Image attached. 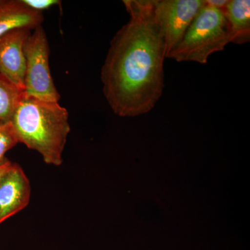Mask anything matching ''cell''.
Wrapping results in <instances>:
<instances>
[{"label":"cell","mask_w":250,"mask_h":250,"mask_svg":"<svg viewBox=\"0 0 250 250\" xmlns=\"http://www.w3.org/2000/svg\"><path fill=\"white\" fill-rule=\"evenodd\" d=\"M129 21L113 36L101 70L103 93L121 117L146 114L162 96L165 41L154 0H125Z\"/></svg>","instance_id":"1"},{"label":"cell","mask_w":250,"mask_h":250,"mask_svg":"<svg viewBox=\"0 0 250 250\" xmlns=\"http://www.w3.org/2000/svg\"><path fill=\"white\" fill-rule=\"evenodd\" d=\"M10 123L18 143L39 152L46 164L62 165L70 131L65 108L59 103L42 101L23 94Z\"/></svg>","instance_id":"2"},{"label":"cell","mask_w":250,"mask_h":250,"mask_svg":"<svg viewBox=\"0 0 250 250\" xmlns=\"http://www.w3.org/2000/svg\"><path fill=\"white\" fill-rule=\"evenodd\" d=\"M230 42L231 34L223 9L207 0L182 40L167 58L177 62L207 64L211 54L223 51Z\"/></svg>","instance_id":"3"},{"label":"cell","mask_w":250,"mask_h":250,"mask_svg":"<svg viewBox=\"0 0 250 250\" xmlns=\"http://www.w3.org/2000/svg\"><path fill=\"white\" fill-rule=\"evenodd\" d=\"M24 53L26 62L24 95L42 101L59 103L61 96L49 68L50 49L42 26L31 31L24 44Z\"/></svg>","instance_id":"4"},{"label":"cell","mask_w":250,"mask_h":250,"mask_svg":"<svg viewBox=\"0 0 250 250\" xmlns=\"http://www.w3.org/2000/svg\"><path fill=\"white\" fill-rule=\"evenodd\" d=\"M205 0H154V16L165 41L166 58L183 39Z\"/></svg>","instance_id":"5"},{"label":"cell","mask_w":250,"mask_h":250,"mask_svg":"<svg viewBox=\"0 0 250 250\" xmlns=\"http://www.w3.org/2000/svg\"><path fill=\"white\" fill-rule=\"evenodd\" d=\"M30 197L29 179L21 166L11 162L0 178V225L24 209Z\"/></svg>","instance_id":"6"},{"label":"cell","mask_w":250,"mask_h":250,"mask_svg":"<svg viewBox=\"0 0 250 250\" xmlns=\"http://www.w3.org/2000/svg\"><path fill=\"white\" fill-rule=\"evenodd\" d=\"M31 32L27 29H16L0 37V74L23 92L26 66L24 47Z\"/></svg>","instance_id":"7"},{"label":"cell","mask_w":250,"mask_h":250,"mask_svg":"<svg viewBox=\"0 0 250 250\" xmlns=\"http://www.w3.org/2000/svg\"><path fill=\"white\" fill-rule=\"evenodd\" d=\"M43 20L42 13L28 7L22 0H0V37L14 29L34 30Z\"/></svg>","instance_id":"8"},{"label":"cell","mask_w":250,"mask_h":250,"mask_svg":"<svg viewBox=\"0 0 250 250\" xmlns=\"http://www.w3.org/2000/svg\"><path fill=\"white\" fill-rule=\"evenodd\" d=\"M228 21L231 42L244 44L250 40V1L228 0L223 9Z\"/></svg>","instance_id":"9"},{"label":"cell","mask_w":250,"mask_h":250,"mask_svg":"<svg viewBox=\"0 0 250 250\" xmlns=\"http://www.w3.org/2000/svg\"><path fill=\"white\" fill-rule=\"evenodd\" d=\"M24 92L0 74V120L10 122Z\"/></svg>","instance_id":"10"},{"label":"cell","mask_w":250,"mask_h":250,"mask_svg":"<svg viewBox=\"0 0 250 250\" xmlns=\"http://www.w3.org/2000/svg\"><path fill=\"white\" fill-rule=\"evenodd\" d=\"M18 143L12 125L10 122L0 120V160L4 154Z\"/></svg>","instance_id":"11"},{"label":"cell","mask_w":250,"mask_h":250,"mask_svg":"<svg viewBox=\"0 0 250 250\" xmlns=\"http://www.w3.org/2000/svg\"><path fill=\"white\" fill-rule=\"evenodd\" d=\"M24 4L27 5L28 7L42 13L44 10L49 9L52 6L62 4V1L59 0H22Z\"/></svg>","instance_id":"12"},{"label":"cell","mask_w":250,"mask_h":250,"mask_svg":"<svg viewBox=\"0 0 250 250\" xmlns=\"http://www.w3.org/2000/svg\"><path fill=\"white\" fill-rule=\"evenodd\" d=\"M209 4L213 5L218 9H224L228 0H207Z\"/></svg>","instance_id":"13"},{"label":"cell","mask_w":250,"mask_h":250,"mask_svg":"<svg viewBox=\"0 0 250 250\" xmlns=\"http://www.w3.org/2000/svg\"><path fill=\"white\" fill-rule=\"evenodd\" d=\"M11 161L8 160L6 158L0 160V178H1V175L5 172V170L7 169L10 164H11Z\"/></svg>","instance_id":"14"}]
</instances>
